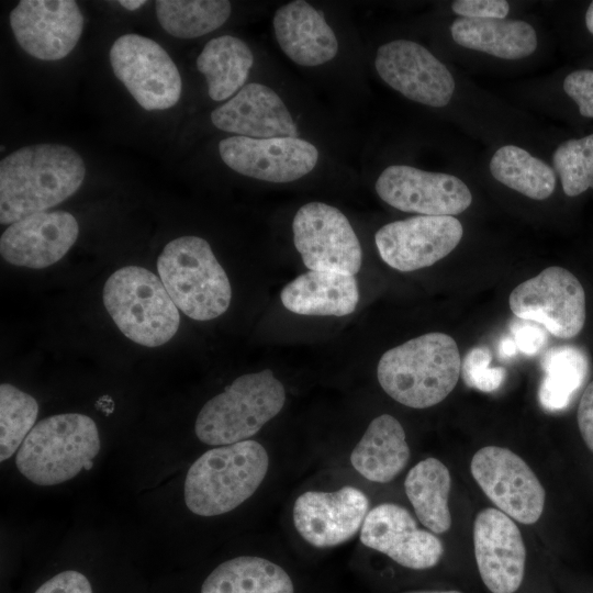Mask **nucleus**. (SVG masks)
Segmentation results:
<instances>
[{
	"mask_svg": "<svg viewBox=\"0 0 593 593\" xmlns=\"http://www.w3.org/2000/svg\"><path fill=\"white\" fill-rule=\"evenodd\" d=\"M552 165L568 197L593 188V134L562 142L552 154Z\"/></svg>",
	"mask_w": 593,
	"mask_h": 593,
	"instance_id": "473e14b6",
	"label": "nucleus"
},
{
	"mask_svg": "<svg viewBox=\"0 0 593 593\" xmlns=\"http://www.w3.org/2000/svg\"><path fill=\"white\" fill-rule=\"evenodd\" d=\"M517 350H518V348H517V345H516L514 338L506 337V338H503L500 342L499 354L501 355V357H503V358L513 357V356H515Z\"/></svg>",
	"mask_w": 593,
	"mask_h": 593,
	"instance_id": "ea45409f",
	"label": "nucleus"
},
{
	"mask_svg": "<svg viewBox=\"0 0 593 593\" xmlns=\"http://www.w3.org/2000/svg\"><path fill=\"white\" fill-rule=\"evenodd\" d=\"M360 541L412 571L436 568L445 552L440 539L419 529L412 514L395 503H382L368 512L360 528Z\"/></svg>",
	"mask_w": 593,
	"mask_h": 593,
	"instance_id": "dca6fc26",
	"label": "nucleus"
},
{
	"mask_svg": "<svg viewBox=\"0 0 593 593\" xmlns=\"http://www.w3.org/2000/svg\"><path fill=\"white\" fill-rule=\"evenodd\" d=\"M286 403V389L265 369L236 378L200 410L194 432L210 446H224L250 438L272 419Z\"/></svg>",
	"mask_w": 593,
	"mask_h": 593,
	"instance_id": "423d86ee",
	"label": "nucleus"
},
{
	"mask_svg": "<svg viewBox=\"0 0 593 593\" xmlns=\"http://www.w3.org/2000/svg\"><path fill=\"white\" fill-rule=\"evenodd\" d=\"M78 234V222L69 212L35 213L5 228L0 238V254L14 266L46 268L67 254Z\"/></svg>",
	"mask_w": 593,
	"mask_h": 593,
	"instance_id": "aec40b11",
	"label": "nucleus"
},
{
	"mask_svg": "<svg viewBox=\"0 0 593 593\" xmlns=\"http://www.w3.org/2000/svg\"><path fill=\"white\" fill-rule=\"evenodd\" d=\"M34 593H93V589L82 572L64 570L44 581Z\"/></svg>",
	"mask_w": 593,
	"mask_h": 593,
	"instance_id": "e433bc0d",
	"label": "nucleus"
},
{
	"mask_svg": "<svg viewBox=\"0 0 593 593\" xmlns=\"http://www.w3.org/2000/svg\"><path fill=\"white\" fill-rule=\"evenodd\" d=\"M463 228L455 216L418 215L388 223L374 235L381 259L407 272L429 267L459 244Z\"/></svg>",
	"mask_w": 593,
	"mask_h": 593,
	"instance_id": "f8f14e48",
	"label": "nucleus"
},
{
	"mask_svg": "<svg viewBox=\"0 0 593 593\" xmlns=\"http://www.w3.org/2000/svg\"><path fill=\"white\" fill-rule=\"evenodd\" d=\"M157 270L174 303L190 318L210 321L227 311L231 283L205 239L186 235L169 242Z\"/></svg>",
	"mask_w": 593,
	"mask_h": 593,
	"instance_id": "39448f33",
	"label": "nucleus"
},
{
	"mask_svg": "<svg viewBox=\"0 0 593 593\" xmlns=\"http://www.w3.org/2000/svg\"><path fill=\"white\" fill-rule=\"evenodd\" d=\"M452 11L466 19L504 20L510 12V4L504 0H457Z\"/></svg>",
	"mask_w": 593,
	"mask_h": 593,
	"instance_id": "c9c22d12",
	"label": "nucleus"
},
{
	"mask_svg": "<svg viewBox=\"0 0 593 593\" xmlns=\"http://www.w3.org/2000/svg\"><path fill=\"white\" fill-rule=\"evenodd\" d=\"M115 77L145 110H166L181 97L180 72L154 40L135 33L120 36L110 48Z\"/></svg>",
	"mask_w": 593,
	"mask_h": 593,
	"instance_id": "1a4fd4ad",
	"label": "nucleus"
},
{
	"mask_svg": "<svg viewBox=\"0 0 593 593\" xmlns=\"http://www.w3.org/2000/svg\"><path fill=\"white\" fill-rule=\"evenodd\" d=\"M10 25L25 53L41 60H58L77 45L83 15L72 0H22L10 13Z\"/></svg>",
	"mask_w": 593,
	"mask_h": 593,
	"instance_id": "a211bd4d",
	"label": "nucleus"
},
{
	"mask_svg": "<svg viewBox=\"0 0 593 593\" xmlns=\"http://www.w3.org/2000/svg\"><path fill=\"white\" fill-rule=\"evenodd\" d=\"M451 477L438 459L428 457L417 462L406 474L404 490L418 521L435 534L450 529L448 497Z\"/></svg>",
	"mask_w": 593,
	"mask_h": 593,
	"instance_id": "bb28decb",
	"label": "nucleus"
},
{
	"mask_svg": "<svg viewBox=\"0 0 593 593\" xmlns=\"http://www.w3.org/2000/svg\"><path fill=\"white\" fill-rule=\"evenodd\" d=\"M369 500L359 489L345 485L336 491H306L293 505L299 535L320 549L346 542L361 528Z\"/></svg>",
	"mask_w": 593,
	"mask_h": 593,
	"instance_id": "6ab92c4d",
	"label": "nucleus"
},
{
	"mask_svg": "<svg viewBox=\"0 0 593 593\" xmlns=\"http://www.w3.org/2000/svg\"><path fill=\"white\" fill-rule=\"evenodd\" d=\"M253 63L248 45L231 35L212 38L197 57V68L204 75L209 97L214 101L226 100L239 91Z\"/></svg>",
	"mask_w": 593,
	"mask_h": 593,
	"instance_id": "cd10ccee",
	"label": "nucleus"
},
{
	"mask_svg": "<svg viewBox=\"0 0 593 593\" xmlns=\"http://www.w3.org/2000/svg\"><path fill=\"white\" fill-rule=\"evenodd\" d=\"M563 90L578 104L581 115L593 119V70L570 72L563 80Z\"/></svg>",
	"mask_w": 593,
	"mask_h": 593,
	"instance_id": "f704fd0d",
	"label": "nucleus"
},
{
	"mask_svg": "<svg viewBox=\"0 0 593 593\" xmlns=\"http://www.w3.org/2000/svg\"><path fill=\"white\" fill-rule=\"evenodd\" d=\"M273 30L283 53L301 66H318L338 51L334 31L321 11L305 1L289 2L277 10Z\"/></svg>",
	"mask_w": 593,
	"mask_h": 593,
	"instance_id": "4be33fe9",
	"label": "nucleus"
},
{
	"mask_svg": "<svg viewBox=\"0 0 593 593\" xmlns=\"http://www.w3.org/2000/svg\"><path fill=\"white\" fill-rule=\"evenodd\" d=\"M213 125L253 138L296 137L298 128L281 98L271 88L251 82L211 113Z\"/></svg>",
	"mask_w": 593,
	"mask_h": 593,
	"instance_id": "412c9836",
	"label": "nucleus"
},
{
	"mask_svg": "<svg viewBox=\"0 0 593 593\" xmlns=\"http://www.w3.org/2000/svg\"><path fill=\"white\" fill-rule=\"evenodd\" d=\"M374 188L389 205L422 215H457L472 202L469 188L458 177L406 165L387 167L378 177Z\"/></svg>",
	"mask_w": 593,
	"mask_h": 593,
	"instance_id": "ddd939ff",
	"label": "nucleus"
},
{
	"mask_svg": "<svg viewBox=\"0 0 593 593\" xmlns=\"http://www.w3.org/2000/svg\"><path fill=\"white\" fill-rule=\"evenodd\" d=\"M146 3L144 0H121L119 1V4H121L123 8L134 11L139 9Z\"/></svg>",
	"mask_w": 593,
	"mask_h": 593,
	"instance_id": "79ce46f5",
	"label": "nucleus"
},
{
	"mask_svg": "<svg viewBox=\"0 0 593 593\" xmlns=\"http://www.w3.org/2000/svg\"><path fill=\"white\" fill-rule=\"evenodd\" d=\"M470 470L497 510L522 524L536 523L545 507V489L530 467L512 450L485 446L471 459Z\"/></svg>",
	"mask_w": 593,
	"mask_h": 593,
	"instance_id": "9d476101",
	"label": "nucleus"
},
{
	"mask_svg": "<svg viewBox=\"0 0 593 593\" xmlns=\"http://www.w3.org/2000/svg\"><path fill=\"white\" fill-rule=\"evenodd\" d=\"M80 155L60 144L19 148L0 163V223L12 224L72 195L83 182Z\"/></svg>",
	"mask_w": 593,
	"mask_h": 593,
	"instance_id": "f257e3e1",
	"label": "nucleus"
},
{
	"mask_svg": "<svg viewBox=\"0 0 593 593\" xmlns=\"http://www.w3.org/2000/svg\"><path fill=\"white\" fill-rule=\"evenodd\" d=\"M490 171L499 182L534 200L549 198L556 188L555 170L515 145L502 146L494 153Z\"/></svg>",
	"mask_w": 593,
	"mask_h": 593,
	"instance_id": "c756f323",
	"label": "nucleus"
},
{
	"mask_svg": "<svg viewBox=\"0 0 593 593\" xmlns=\"http://www.w3.org/2000/svg\"><path fill=\"white\" fill-rule=\"evenodd\" d=\"M374 66L385 83L412 101L441 108L454 94L456 83L450 71L416 42L395 40L381 45Z\"/></svg>",
	"mask_w": 593,
	"mask_h": 593,
	"instance_id": "2eb2a0df",
	"label": "nucleus"
},
{
	"mask_svg": "<svg viewBox=\"0 0 593 593\" xmlns=\"http://www.w3.org/2000/svg\"><path fill=\"white\" fill-rule=\"evenodd\" d=\"M577 419L580 434L586 447L593 452V380L580 399Z\"/></svg>",
	"mask_w": 593,
	"mask_h": 593,
	"instance_id": "58836bf2",
	"label": "nucleus"
},
{
	"mask_svg": "<svg viewBox=\"0 0 593 593\" xmlns=\"http://www.w3.org/2000/svg\"><path fill=\"white\" fill-rule=\"evenodd\" d=\"M293 243L310 270L355 276L362 261L359 239L348 219L323 202L302 205L292 222Z\"/></svg>",
	"mask_w": 593,
	"mask_h": 593,
	"instance_id": "9b49d317",
	"label": "nucleus"
},
{
	"mask_svg": "<svg viewBox=\"0 0 593 593\" xmlns=\"http://www.w3.org/2000/svg\"><path fill=\"white\" fill-rule=\"evenodd\" d=\"M283 306L301 315L345 316L359 301L355 276L327 270H309L283 287Z\"/></svg>",
	"mask_w": 593,
	"mask_h": 593,
	"instance_id": "5701e85b",
	"label": "nucleus"
},
{
	"mask_svg": "<svg viewBox=\"0 0 593 593\" xmlns=\"http://www.w3.org/2000/svg\"><path fill=\"white\" fill-rule=\"evenodd\" d=\"M101 447L98 427L80 413L56 414L40 421L15 457L20 473L37 485H55L90 470Z\"/></svg>",
	"mask_w": 593,
	"mask_h": 593,
	"instance_id": "20e7f679",
	"label": "nucleus"
},
{
	"mask_svg": "<svg viewBox=\"0 0 593 593\" xmlns=\"http://www.w3.org/2000/svg\"><path fill=\"white\" fill-rule=\"evenodd\" d=\"M450 32L458 45L503 59L527 57L537 47L534 27L522 20L459 18Z\"/></svg>",
	"mask_w": 593,
	"mask_h": 593,
	"instance_id": "a878e982",
	"label": "nucleus"
},
{
	"mask_svg": "<svg viewBox=\"0 0 593 593\" xmlns=\"http://www.w3.org/2000/svg\"><path fill=\"white\" fill-rule=\"evenodd\" d=\"M538 398L547 411H561L571 402L589 372V360L579 347L564 345L546 351Z\"/></svg>",
	"mask_w": 593,
	"mask_h": 593,
	"instance_id": "c85d7f7f",
	"label": "nucleus"
},
{
	"mask_svg": "<svg viewBox=\"0 0 593 593\" xmlns=\"http://www.w3.org/2000/svg\"><path fill=\"white\" fill-rule=\"evenodd\" d=\"M269 469V456L256 440L246 439L205 451L189 468L184 502L199 516H217L249 499Z\"/></svg>",
	"mask_w": 593,
	"mask_h": 593,
	"instance_id": "7ed1b4c3",
	"label": "nucleus"
},
{
	"mask_svg": "<svg viewBox=\"0 0 593 593\" xmlns=\"http://www.w3.org/2000/svg\"><path fill=\"white\" fill-rule=\"evenodd\" d=\"M492 354L488 347L472 348L461 362V374L466 384L482 392H493L502 384L506 371L502 367H490Z\"/></svg>",
	"mask_w": 593,
	"mask_h": 593,
	"instance_id": "72a5a7b5",
	"label": "nucleus"
},
{
	"mask_svg": "<svg viewBox=\"0 0 593 593\" xmlns=\"http://www.w3.org/2000/svg\"><path fill=\"white\" fill-rule=\"evenodd\" d=\"M410 454L401 423L382 414L368 425L350 454V463L367 480L388 483L405 468Z\"/></svg>",
	"mask_w": 593,
	"mask_h": 593,
	"instance_id": "b1692460",
	"label": "nucleus"
},
{
	"mask_svg": "<svg viewBox=\"0 0 593 593\" xmlns=\"http://www.w3.org/2000/svg\"><path fill=\"white\" fill-rule=\"evenodd\" d=\"M37 401L16 387L0 385V460L9 459L35 426Z\"/></svg>",
	"mask_w": 593,
	"mask_h": 593,
	"instance_id": "2f4dec72",
	"label": "nucleus"
},
{
	"mask_svg": "<svg viewBox=\"0 0 593 593\" xmlns=\"http://www.w3.org/2000/svg\"><path fill=\"white\" fill-rule=\"evenodd\" d=\"M223 163L234 171L269 182H290L314 169L317 148L299 137L231 136L219 144Z\"/></svg>",
	"mask_w": 593,
	"mask_h": 593,
	"instance_id": "f3484780",
	"label": "nucleus"
},
{
	"mask_svg": "<svg viewBox=\"0 0 593 593\" xmlns=\"http://www.w3.org/2000/svg\"><path fill=\"white\" fill-rule=\"evenodd\" d=\"M478 574L490 593H518L526 581L527 553L515 522L497 508L479 512L473 523Z\"/></svg>",
	"mask_w": 593,
	"mask_h": 593,
	"instance_id": "4468645a",
	"label": "nucleus"
},
{
	"mask_svg": "<svg viewBox=\"0 0 593 593\" xmlns=\"http://www.w3.org/2000/svg\"><path fill=\"white\" fill-rule=\"evenodd\" d=\"M585 25L588 31L593 34V1L590 3L585 13Z\"/></svg>",
	"mask_w": 593,
	"mask_h": 593,
	"instance_id": "37998d69",
	"label": "nucleus"
},
{
	"mask_svg": "<svg viewBox=\"0 0 593 593\" xmlns=\"http://www.w3.org/2000/svg\"><path fill=\"white\" fill-rule=\"evenodd\" d=\"M102 298L115 325L136 344L161 346L179 328V309L160 278L146 268L127 266L114 271L104 283Z\"/></svg>",
	"mask_w": 593,
	"mask_h": 593,
	"instance_id": "0eeeda50",
	"label": "nucleus"
},
{
	"mask_svg": "<svg viewBox=\"0 0 593 593\" xmlns=\"http://www.w3.org/2000/svg\"><path fill=\"white\" fill-rule=\"evenodd\" d=\"M461 372L455 339L440 332L412 338L387 350L377 367L383 391L396 402L426 409L445 400Z\"/></svg>",
	"mask_w": 593,
	"mask_h": 593,
	"instance_id": "f03ea898",
	"label": "nucleus"
},
{
	"mask_svg": "<svg viewBox=\"0 0 593 593\" xmlns=\"http://www.w3.org/2000/svg\"><path fill=\"white\" fill-rule=\"evenodd\" d=\"M401 593H466L458 589H418V590H409Z\"/></svg>",
	"mask_w": 593,
	"mask_h": 593,
	"instance_id": "a19ab883",
	"label": "nucleus"
},
{
	"mask_svg": "<svg viewBox=\"0 0 593 593\" xmlns=\"http://www.w3.org/2000/svg\"><path fill=\"white\" fill-rule=\"evenodd\" d=\"M156 15L161 27L180 38H194L222 26L231 15L226 0H157Z\"/></svg>",
	"mask_w": 593,
	"mask_h": 593,
	"instance_id": "7c9ffc66",
	"label": "nucleus"
},
{
	"mask_svg": "<svg viewBox=\"0 0 593 593\" xmlns=\"http://www.w3.org/2000/svg\"><path fill=\"white\" fill-rule=\"evenodd\" d=\"M508 304L516 317L540 324L562 339L575 337L585 323L584 289L573 273L558 266L515 287Z\"/></svg>",
	"mask_w": 593,
	"mask_h": 593,
	"instance_id": "6e6552de",
	"label": "nucleus"
},
{
	"mask_svg": "<svg viewBox=\"0 0 593 593\" xmlns=\"http://www.w3.org/2000/svg\"><path fill=\"white\" fill-rule=\"evenodd\" d=\"M199 593H296V585L279 563L238 556L217 564L202 581Z\"/></svg>",
	"mask_w": 593,
	"mask_h": 593,
	"instance_id": "393cba45",
	"label": "nucleus"
},
{
	"mask_svg": "<svg viewBox=\"0 0 593 593\" xmlns=\"http://www.w3.org/2000/svg\"><path fill=\"white\" fill-rule=\"evenodd\" d=\"M512 325L513 338L518 350L532 356L538 353L547 342L546 329L534 322L524 321Z\"/></svg>",
	"mask_w": 593,
	"mask_h": 593,
	"instance_id": "4c0bfd02",
	"label": "nucleus"
}]
</instances>
